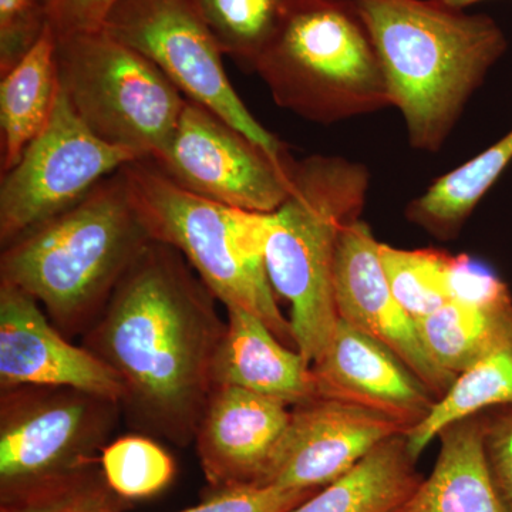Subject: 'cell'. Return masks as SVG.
I'll return each instance as SVG.
<instances>
[{"instance_id":"cell-1","label":"cell","mask_w":512,"mask_h":512,"mask_svg":"<svg viewBox=\"0 0 512 512\" xmlns=\"http://www.w3.org/2000/svg\"><path fill=\"white\" fill-rule=\"evenodd\" d=\"M183 255L153 241L82 336L126 386L121 412L144 436L191 444L214 383L227 320Z\"/></svg>"},{"instance_id":"cell-2","label":"cell","mask_w":512,"mask_h":512,"mask_svg":"<svg viewBox=\"0 0 512 512\" xmlns=\"http://www.w3.org/2000/svg\"><path fill=\"white\" fill-rule=\"evenodd\" d=\"M414 150L439 153L468 101L504 56L491 16L443 0H355Z\"/></svg>"},{"instance_id":"cell-3","label":"cell","mask_w":512,"mask_h":512,"mask_svg":"<svg viewBox=\"0 0 512 512\" xmlns=\"http://www.w3.org/2000/svg\"><path fill=\"white\" fill-rule=\"evenodd\" d=\"M123 168L74 207L2 248L0 282L33 296L69 339L92 328L154 241Z\"/></svg>"},{"instance_id":"cell-4","label":"cell","mask_w":512,"mask_h":512,"mask_svg":"<svg viewBox=\"0 0 512 512\" xmlns=\"http://www.w3.org/2000/svg\"><path fill=\"white\" fill-rule=\"evenodd\" d=\"M370 173L339 156L296 161L292 190L269 214L265 266L275 295L291 306L292 340L311 365L338 323L333 271L343 228L365 210Z\"/></svg>"},{"instance_id":"cell-5","label":"cell","mask_w":512,"mask_h":512,"mask_svg":"<svg viewBox=\"0 0 512 512\" xmlns=\"http://www.w3.org/2000/svg\"><path fill=\"white\" fill-rule=\"evenodd\" d=\"M252 72L276 106L322 126L392 107L375 42L355 0H302Z\"/></svg>"},{"instance_id":"cell-6","label":"cell","mask_w":512,"mask_h":512,"mask_svg":"<svg viewBox=\"0 0 512 512\" xmlns=\"http://www.w3.org/2000/svg\"><path fill=\"white\" fill-rule=\"evenodd\" d=\"M123 170L154 241L177 249L225 309H244L282 342H293L291 323L279 309L266 272L269 214L192 194L150 160L134 161Z\"/></svg>"},{"instance_id":"cell-7","label":"cell","mask_w":512,"mask_h":512,"mask_svg":"<svg viewBox=\"0 0 512 512\" xmlns=\"http://www.w3.org/2000/svg\"><path fill=\"white\" fill-rule=\"evenodd\" d=\"M56 60L60 89L94 136L138 160L164 153L187 97L156 64L103 29L57 37Z\"/></svg>"},{"instance_id":"cell-8","label":"cell","mask_w":512,"mask_h":512,"mask_svg":"<svg viewBox=\"0 0 512 512\" xmlns=\"http://www.w3.org/2000/svg\"><path fill=\"white\" fill-rule=\"evenodd\" d=\"M121 414L73 387L0 389V495L99 464Z\"/></svg>"},{"instance_id":"cell-9","label":"cell","mask_w":512,"mask_h":512,"mask_svg":"<svg viewBox=\"0 0 512 512\" xmlns=\"http://www.w3.org/2000/svg\"><path fill=\"white\" fill-rule=\"evenodd\" d=\"M101 29L156 64L188 100L217 113L272 156L292 157L235 92L197 0H117Z\"/></svg>"},{"instance_id":"cell-10","label":"cell","mask_w":512,"mask_h":512,"mask_svg":"<svg viewBox=\"0 0 512 512\" xmlns=\"http://www.w3.org/2000/svg\"><path fill=\"white\" fill-rule=\"evenodd\" d=\"M138 161L94 136L60 89L49 123L0 180V245L74 207L104 178Z\"/></svg>"},{"instance_id":"cell-11","label":"cell","mask_w":512,"mask_h":512,"mask_svg":"<svg viewBox=\"0 0 512 512\" xmlns=\"http://www.w3.org/2000/svg\"><path fill=\"white\" fill-rule=\"evenodd\" d=\"M150 161L192 194L261 214L284 204L296 165L293 157L272 156L217 113L188 99L173 140Z\"/></svg>"},{"instance_id":"cell-12","label":"cell","mask_w":512,"mask_h":512,"mask_svg":"<svg viewBox=\"0 0 512 512\" xmlns=\"http://www.w3.org/2000/svg\"><path fill=\"white\" fill-rule=\"evenodd\" d=\"M406 433L403 424L382 413L318 397L292 407L261 485L319 490L348 474L383 441Z\"/></svg>"},{"instance_id":"cell-13","label":"cell","mask_w":512,"mask_h":512,"mask_svg":"<svg viewBox=\"0 0 512 512\" xmlns=\"http://www.w3.org/2000/svg\"><path fill=\"white\" fill-rule=\"evenodd\" d=\"M73 387L123 402L120 376L53 325L29 293L0 282V389Z\"/></svg>"},{"instance_id":"cell-14","label":"cell","mask_w":512,"mask_h":512,"mask_svg":"<svg viewBox=\"0 0 512 512\" xmlns=\"http://www.w3.org/2000/svg\"><path fill=\"white\" fill-rule=\"evenodd\" d=\"M380 244L362 218L343 228L333 271L339 318L389 346L440 399L456 377L434 363L416 320L394 298L380 261Z\"/></svg>"},{"instance_id":"cell-15","label":"cell","mask_w":512,"mask_h":512,"mask_svg":"<svg viewBox=\"0 0 512 512\" xmlns=\"http://www.w3.org/2000/svg\"><path fill=\"white\" fill-rule=\"evenodd\" d=\"M312 370L319 397L382 413L407 431L439 400L389 346L340 318Z\"/></svg>"},{"instance_id":"cell-16","label":"cell","mask_w":512,"mask_h":512,"mask_svg":"<svg viewBox=\"0 0 512 512\" xmlns=\"http://www.w3.org/2000/svg\"><path fill=\"white\" fill-rule=\"evenodd\" d=\"M291 412L288 404L232 386H214L195 446L215 491L261 485Z\"/></svg>"},{"instance_id":"cell-17","label":"cell","mask_w":512,"mask_h":512,"mask_svg":"<svg viewBox=\"0 0 512 512\" xmlns=\"http://www.w3.org/2000/svg\"><path fill=\"white\" fill-rule=\"evenodd\" d=\"M214 386L261 394L289 407L318 399L311 363L255 315L227 308V329L212 365Z\"/></svg>"},{"instance_id":"cell-18","label":"cell","mask_w":512,"mask_h":512,"mask_svg":"<svg viewBox=\"0 0 512 512\" xmlns=\"http://www.w3.org/2000/svg\"><path fill=\"white\" fill-rule=\"evenodd\" d=\"M485 427L476 414L441 431L430 477L392 512H507L488 467Z\"/></svg>"},{"instance_id":"cell-19","label":"cell","mask_w":512,"mask_h":512,"mask_svg":"<svg viewBox=\"0 0 512 512\" xmlns=\"http://www.w3.org/2000/svg\"><path fill=\"white\" fill-rule=\"evenodd\" d=\"M52 26L8 72L0 74V168L10 170L49 123L60 92Z\"/></svg>"},{"instance_id":"cell-20","label":"cell","mask_w":512,"mask_h":512,"mask_svg":"<svg viewBox=\"0 0 512 512\" xmlns=\"http://www.w3.org/2000/svg\"><path fill=\"white\" fill-rule=\"evenodd\" d=\"M406 436L383 441L345 476L320 488L288 512H392L423 478Z\"/></svg>"},{"instance_id":"cell-21","label":"cell","mask_w":512,"mask_h":512,"mask_svg":"<svg viewBox=\"0 0 512 512\" xmlns=\"http://www.w3.org/2000/svg\"><path fill=\"white\" fill-rule=\"evenodd\" d=\"M493 407L512 409V316L493 348L454 380L426 419L404 434L410 454L417 460L450 424Z\"/></svg>"},{"instance_id":"cell-22","label":"cell","mask_w":512,"mask_h":512,"mask_svg":"<svg viewBox=\"0 0 512 512\" xmlns=\"http://www.w3.org/2000/svg\"><path fill=\"white\" fill-rule=\"evenodd\" d=\"M511 316L512 298L490 303L451 299L419 320L417 329L434 363L457 379L493 348Z\"/></svg>"},{"instance_id":"cell-23","label":"cell","mask_w":512,"mask_h":512,"mask_svg":"<svg viewBox=\"0 0 512 512\" xmlns=\"http://www.w3.org/2000/svg\"><path fill=\"white\" fill-rule=\"evenodd\" d=\"M302 0H197L222 53L252 72Z\"/></svg>"},{"instance_id":"cell-24","label":"cell","mask_w":512,"mask_h":512,"mask_svg":"<svg viewBox=\"0 0 512 512\" xmlns=\"http://www.w3.org/2000/svg\"><path fill=\"white\" fill-rule=\"evenodd\" d=\"M454 258L441 249L380 244V261L394 298L416 323L451 301Z\"/></svg>"},{"instance_id":"cell-25","label":"cell","mask_w":512,"mask_h":512,"mask_svg":"<svg viewBox=\"0 0 512 512\" xmlns=\"http://www.w3.org/2000/svg\"><path fill=\"white\" fill-rule=\"evenodd\" d=\"M123 500L111 490L101 467L94 464L0 495V512H119Z\"/></svg>"},{"instance_id":"cell-26","label":"cell","mask_w":512,"mask_h":512,"mask_svg":"<svg viewBox=\"0 0 512 512\" xmlns=\"http://www.w3.org/2000/svg\"><path fill=\"white\" fill-rule=\"evenodd\" d=\"M100 467L111 490L124 500L151 497L173 480V458L147 436L111 441L101 451Z\"/></svg>"},{"instance_id":"cell-27","label":"cell","mask_w":512,"mask_h":512,"mask_svg":"<svg viewBox=\"0 0 512 512\" xmlns=\"http://www.w3.org/2000/svg\"><path fill=\"white\" fill-rule=\"evenodd\" d=\"M47 25L45 0H0V74L35 46Z\"/></svg>"},{"instance_id":"cell-28","label":"cell","mask_w":512,"mask_h":512,"mask_svg":"<svg viewBox=\"0 0 512 512\" xmlns=\"http://www.w3.org/2000/svg\"><path fill=\"white\" fill-rule=\"evenodd\" d=\"M316 491L285 490L275 485H238L214 491L204 503L180 512H288Z\"/></svg>"},{"instance_id":"cell-29","label":"cell","mask_w":512,"mask_h":512,"mask_svg":"<svg viewBox=\"0 0 512 512\" xmlns=\"http://www.w3.org/2000/svg\"><path fill=\"white\" fill-rule=\"evenodd\" d=\"M485 454L505 510L512 512V409L487 419Z\"/></svg>"},{"instance_id":"cell-30","label":"cell","mask_w":512,"mask_h":512,"mask_svg":"<svg viewBox=\"0 0 512 512\" xmlns=\"http://www.w3.org/2000/svg\"><path fill=\"white\" fill-rule=\"evenodd\" d=\"M117 0H45L56 36L101 29Z\"/></svg>"},{"instance_id":"cell-31","label":"cell","mask_w":512,"mask_h":512,"mask_svg":"<svg viewBox=\"0 0 512 512\" xmlns=\"http://www.w3.org/2000/svg\"><path fill=\"white\" fill-rule=\"evenodd\" d=\"M448 5L456 6V8L467 9L470 6L477 5V3L485 2V0H443Z\"/></svg>"}]
</instances>
